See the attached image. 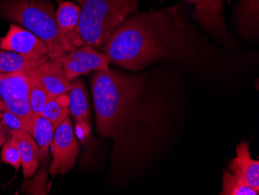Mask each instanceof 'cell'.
<instances>
[{
	"mask_svg": "<svg viewBox=\"0 0 259 195\" xmlns=\"http://www.w3.org/2000/svg\"><path fill=\"white\" fill-rule=\"evenodd\" d=\"M147 76L96 71L90 80L99 135L113 141V163H138L155 152L168 122V106L147 90Z\"/></svg>",
	"mask_w": 259,
	"mask_h": 195,
	"instance_id": "1",
	"label": "cell"
},
{
	"mask_svg": "<svg viewBox=\"0 0 259 195\" xmlns=\"http://www.w3.org/2000/svg\"><path fill=\"white\" fill-rule=\"evenodd\" d=\"M181 6L127 17L102 46L110 64L138 71L157 62H182L193 57L198 39L182 16Z\"/></svg>",
	"mask_w": 259,
	"mask_h": 195,
	"instance_id": "2",
	"label": "cell"
},
{
	"mask_svg": "<svg viewBox=\"0 0 259 195\" xmlns=\"http://www.w3.org/2000/svg\"><path fill=\"white\" fill-rule=\"evenodd\" d=\"M0 14L41 39L51 59H59L73 49L58 28L51 0H0Z\"/></svg>",
	"mask_w": 259,
	"mask_h": 195,
	"instance_id": "3",
	"label": "cell"
},
{
	"mask_svg": "<svg viewBox=\"0 0 259 195\" xmlns=\"http://www.w3.org/2000/svg\"><path fill=\"white\" fill-rule=\"evenodd\" d=\"M79 5L78 30L85 45L100 48L127 17L138 12V0H75Z\"/></svg>",
	"mask_w": 259,
	"mask_h": 195,
	"instance_id": "4",
	"label": "cell"
},
{
	"mask_svg": "<svg viewBox=\"0 0 259 195\" xmlns=\"http://www.w3.org/2000/svg\"><path fill=\"white\" fill-rule=\"evenodd\" d=\"M0 98L7 111L18 116L30 134L34 115L29 100L27 70L0 74Z\"/></svg>",
	"mask_w": 259,
	"mask_h": 195,
	"instance_id": "5",
	"label": "cell"
},
{
	"mask_svg": "<svg viewBox=\"0 0 259 195\" xmlns=\"http://www.w3.org/2000/svg\"><path fill=\"white\" fill-rule=\"evenodd\" d=\"M50 150L52 157L49 168L51 175L63 176L74 168L79 152V143L69 117L66 118L55 130Z\"/></svg>",
	"mask_w": 259,
	"mask_h": 195,
	"instance_id": "6",
	"label": "cell"
},
{
	"mask_svg": "<svg viewBox=\"0 0 259 195\" xmlns=\"http://www.w3.org/2000/svg\"><path fill=\"white\" fill-rule=\"evenodd\" d=\"M60 60L71 81L92 71L108 70L110 68V61L107 55L87 45L74 48L61 57Z\"/></svg>",
	"mask_w": 259,
	"mask_h": 195,
	"instance_id": "7",
	"label": "cell"
},
{
	"mask_svg": "<svg viewBox=\"0 0 259 195\" xmlns=\"http://www.w3.org/2000/svg\"><path fill=\"white\" fill-rule=\"evenodd\" d=\"M0 49L14 52L30 59L49 57L48 46L41 39L15 24H10L7 34L0 38Z\"/></svg>",
	"mask_w": 259,
	"mask_h": 195,
	"instance_id": "8",
	"label": "cell"
},
{
	"mask_svg": "<svg viewBox=\"0 0 259 195\" xmlns=\"http://www.w3.org/2000/svg\"><path fill=\"white\" fill-rule=\"evenodd\" d=\"M194 5V18L204 30L222 42L229 43V36L223 15L224 0H185Z\"/></svg>",
	"mask_w": 259,
	"mask_h": 195,
	"instance_id": "9",
	"label": "cell"
},
{
	"mask_svg": "<svg viewBox=\"0 0 259 195\" xmlns=\"http://www.w3.org/2000/svg\"><path fill=\"white\" fill-rule=\"evenodd\" d=\"M30 73L50 98L66 94L69 90L71 80L67 76L60 58H49L38 66L30 69Z\"/></svg>",
	"mask_w": 259,
	"mask_h": 195,
	"instance_id": "10",
	"label": "cell"
},
{
	"mask_svg": "<svg viewBox=\"0 0 259 195\" xmlns=\"http://www.w3.org/2000/svg\"><path fill=\"white\" fill-rule=\"evenodd\" d=\"M67 95L70 113L75 122V135L84 143L90 134V104L84 83L80 79L72 80Z\"/></svg>",
	"mask_w": 259,
	"mask_h": 195,
	"instance_id": "11",
	"label": "cell"
},
{
	"mask_svg": "<svg viewBox=\"0 0 259 195\" xmlns=\"http://www.w3.org/2000/svg\"><path fill=\"white\" fill-rule=\"evenodd\" d=\"M57 1V24L64 38L73 49L85 45V42L78 30L81 11L79 5L65 0Z\"/></svg>",
	"mask_w": 259,
	"mask_h": 195,
	"instance_id": "12",
	"label": "cell"
},
{
	"mask_svg": "<svg viewBox=\"0 0 259 195\" xmlns=\"http://www.w3.org/2000/svg\"><path fill=\"white\" fill-rule=\"evenodd\" d=\"M228 168L259 193V161L251 158L249 142L241 141L237 145L236 155L228 162Z\"/></svg>",
	"mask_w": 259,
	"mask_h": 195,
	"instance_id": "13",
	"label": "cell"
},
{
	"mask_svg": "<svg viewBox=\"0 0 259 195\" xmlns=\"http://www.w3.org/2000/svg\"><path fill=\"white\" fill-rule=\"evenodd\" d=\"M8 134L18 147L23 177L29 178L34 174L40 164V153L37 142L32 135L25 131L10 130Z\"/></svg>",
	"mask_w": 259,
	"mask_h": 195,
	"instance_id": "14",
	"label": "cell"
},
{
	"mask_svg": "<svg viewBox=\"0 0 259 195\" xmlns=\"http://www.w3.org/2000/svg\"><path fill=\"white\" fill-rule=\"evenodd\" d=\"M55 130L50 121L42 115L33 116L31 132L33 139L37 142L41 163L45 164L49 160V147L53 139Z\"/></svg>",
	"mask_w": 259,
	"mask_h": 195,
	"instance_id": "15",
	"label": "cell"
},
{
	"mask_svg": "<svg viewBox=\"0 0 259 195\" xmlns=\"http://www.w3.org/2000/svg\"><path fill=\"white\" fill-rule=\"evenodd\" d=\"M49 59V57L30 59L14 52L0 49V74L33 69Z\"/></svg>",
	"mask_w": 259,
	"mask_h": 195,
	"instance_id": "16",
	"label": "cell"
},
{
	"mask_svg": "<svg viewBox=\"0 0 259 195\" xmlns=\"http://www.w3.org/2000/svg\"><path fill=\"white\" fill-rule=\"evenodd\" d=\"M234 14L243 33L254 37L258 30V0H241Z\"/></svg>",
	"mask_w": 259,
	"mask_h": 195,
	"instance_id": "17",
	"label": "cell"
},
{
	"mask_svg": "<svg viewBox=\"0 0 259 195\" xmlns=\"http://www.w3.org/2000/svg\"><path fill=\"white\" fill-rule=\"evenodd\" d=\"M69 114L68 97L67 94L59 96L56 98L49 97L42 112V116L50 121L55 130H56L58 125L66 118L69 117Z\"/></svg>",
	"mask_w": 259,
	"mask_h": 195,
	"instance_id": "18",
	"label": "cell"
},
{
	"mask_svg": "<svg viewBox=\"0 0 259 195\" xmlns=\"http://www.w3.org/2000/svg\"><path fill=\"white\" fill-rule=\"evenodd\" d=\"M221 195H258V192L251 188L242 179L229 170L223 173L222 190Z\"/></svg>",
	"mask_w": 259,
	"mask_h": 195,
	"instance_id": "19",
	"label": "cell"
},
{
	"mask_svg": "<svg viewBox=\"0 0 259 195\" xmlns=\"http://www.w3.org/2000/svg\"><path fill=\"white\" fill-rule=\"evenodd\" d=\"M27 73L28 78L29 100L32 112L33 115H42V112L49 97L32 76L30 69L27 70Z\"/></svg>",
	"mask_w": 259,
	"mask_h": 195,
	"instance_id": "20",
	"label": "cell"
},
{
	"mask_svg": "<svg viewBox=\"0 0 259 195\" xmlns=\"http://www.w3.org/2000/svg\"><path fill=\"white\" fill-rule=\"evenodd\" d=\"M1 161L4 164L14 167L17 170L22 166L18 147L15 141L10 137H9L5 143L3 145Z\"/></svg>",
	"mask_w": 259,
	"mask_h": 195,
	"instance_id": "21",
	"label": "cell"
},
{
	"mask_svg": "<svg viewBox=\"0 0 259 195\" xmlns=\"http://www.w3.org/2000/svg\"><path fill=\"white\" fill-rule=\"evenodd\" d=\"M0 120L2 122L5 129H8V131L21 130L27 132V126L25 124L23 123V121L18 116L16 115L14 113H10L7 110L2 112Z\"/></svg>",
	"mask_w": 259,
	"mask_h": 195,
	"instance_id": "22",
	"label": "cell"
},
{
	"mask_svg": "<svg viewBox=\"0 0 259 195\" xmlns=\"http://www.w3.org/2000/svg\"><path fill=\"white\" fill-rule=\"evenodd\" d=\"M8 138L7 129H5L2 122L0 120V146H3V145L5 143Z\"/></svg>",
	"mask_w": 259,
	"mask_h": 195,
	"instance_id": "23",
	"label": "cell"
},
{
	"mask_svg": "<svg viewBox=\"0 0 259 195\" xmlns=\"http://www.w3.org/2000/svg\"><path fill=\"white\" fill-rule=\"evenodd\" d=\"M7 107H6L5 104H4L3 100L0 98V111H7Z\"/></svg>",
	"mask_w": 259,
	"mask_h": 195,
	"instance_id": "24",
	"label": "cell"
},
{
	"mask_svg": "<svg viewBox=\"0 0 259 195\" xmlns=\"http://www.w3.org/2000/svg\"><path fill=\"white\" fill-rule=\"evenodd\" d=\"M1 115H2V112L0 111V118H1Z\"/></svg>",
	"mask_w": 259,
	"mask_h": 195,
	"instance_id": "25",
	"label": "cell"
}]
</instances>
